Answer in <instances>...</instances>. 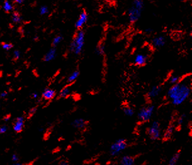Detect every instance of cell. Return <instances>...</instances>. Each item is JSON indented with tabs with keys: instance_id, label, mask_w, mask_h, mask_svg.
Returning a JSON list of instances; mask_svg holds the SVG:
<instances>
[{
	"instance_id": "obj_9",
	"label": "cell",
	"mask_w": 192,
	"mask_h": 165,
	"mask_svg": "<svg viewBox=\"0 0 192 165\" xmlns=\"http://www.w3.org/2000/svg\"><path fill=\"white\" fill-rule=\"evenodd\" d=\"M163 88L161 86H154L149 90L147 96L149 99H153L157 97L162 92Z\"/></svg>"
},
{
	"instance_id": "obj_1",
	"label": "cell",
	"mask_w": 192,
	"mask_h": 165,
	"mask_svg": "<svg viewBox=\"0 0 192 165\" xmlns=\"http://www.w3.org/2000/svg\"><path fill=\"white\" fill-rule=\"evenodd\" d=\"M191 79H181L171 86L167 91V98L173 105L178 106L183 104L190 96L191 93Z\"/></svg>"
},
{
	"instance_id": "obj_41",
	"label": "cell",
	"mask_w": 192,
	"mask_h": 165,
	"mask_svg": "<svg viewBox=\"0 0 192 165\" xmlns=\"http://www.w3.org/2000/svg\"><path fill=\"white\" fill-rule=\"evenodd\" d=\"M177 1H185L186 0H177Z\"/></svg>"
},
{
	"instance_id": "obj_23",
	"label": "cell",
	"mask_w": 192,
	"mask_h": 165,
	"mask_svg": "<svg viewBox=\"0 0 192 165\" xmlns=\"http://www.w3.org/2000/svg\"><path fill=\"white\" fill-rule=\"evenodd\" d=\"M62 39H63L62 36L61 35H58L54 37V39L52 40V44L53 47H56L62 41Z\"/></svg>"
},
{
	"instance_id": "obj_7",
	"label": "cell",
	"mask_w": 192,
	"mask_h": 165,
	"mask_svg": "<svg viewBox=\"0 0 192 165\" xmlns=\"http://www.w3.org/2000/svg\"><path fill=\"white\" fill-rule=\"evenodd\" d=\"M149 55L146 52H139L134 57V63L137 67L144 66L149 60Z\"/></svg>"
},
{
	"instance_id": "obj_37",
	"label": "cell",
	"mask_w": 192,
	"mask_h": 165,
	"mask_svg": "<svg viewBox=\"0 0 192 165\" xmlns=\"http://www.w3.org/2000/svg\"><path fill=\"white\" fill-rule=\"evenodd\" d=\"M146 32L147 33H151L152 32V30L151 28H147L146 30Z\"/></svg>"
},
{
	"instance_id": "obj_6",
	"label": "cell",
	"mask_w": 192,
	"mask_h": 165,
	"mask_svg": "<svg viewBox=\"0 0 192 165\" xmlns=\"http://www.w3.org/2000/svg\"><path fill=\"white\" fill-rule=\"evenodd\" d=\"M147 134L152 141H157L161 137L162 133L158 121H154L152 122L147 130Z\"/></svg>"
},
{
	"instance_id": "obj_8",
	"label": "cell",
	"mask_w": 192,
	"mask_h": 165,
	"mask_svg": "<svg viewBox=\"0 0 192 165\" xmlns=\"http://www.w3.org/2000/svg\"><path fill=\"white\" fill-rule=\"evenodd\" d=\"M24 124H25V119L22 116L18 117L16 118L15 121L13 124V131L17 132L20 133L23 130L24 128Z\"/></svg>"
},
{
	"instance_id": "obj_15",
	"label": "cell",
	"mask_w": 192,
	"mask_h": 165,
	"mask_svg": "<svg viewBox=\"0 0 192 165\" xmlns=\"http://www.w3.org/2000/svg\"><path fill=\"white\" fill-rule=\"evenodd\" d=\"M119 163L121 165H134L135 158L130 155H124L120 158Z\"/></svg>"
},
{
	"instance_id": "obj_32",
	"label": "cell",
	"mask_w": 192,
	"mask_h": 165,
	"mask_svg": "<svg viewBox=\"0 0 192 165\" xmlns=\"http://www.w3.org/2000/svg\"><path fill=\"white\" fill-rule=\"evenodd\" d=\"M36 112H37V108H32L29 110V114L30 116H33L36 113Z\"/></svg>"
},
{
	"instance_id": "obj_12",
	"label": "cell",
	"mask_w": 192,
	"mask_h": 165,
	"mask_svg": "<svg viewBox=\"0 0 192 165\" xmlns=\"http://www.w3.org/2000/svg\"><path fill=\"white\" fill-rule=\"evenodd\" d=\"M88 21V15L86 12H82L80 14L79 18L75 23L76 28L78 29H81L83 26Z\"/></svg>"
},
{
	"instance_id": "obj_2",
	"label": "cell",
	"mask_w": 192,
	"mask_h": 165,
	"mask_svg": "<svg viewBox=\"0 0 192 165\" xmlns=\"http://www.w3.org/2000/svg\"><path fill=\"white\" fill-rule=\"evenodd\" d=\"M85 44V34L84 31L79 30L74 36L72 42L69 46V50L72 54L79 55L81 54Z\"/></svg>"
},
{
	"instance_id": "obj_21",
	"label": "cell",
	"mask_w": 192,
	"mask_h": 165,
	"mask_svg": "<svg viewBox=\"0 0 192 165\" xmlns=\"http://www.w3.org/2000/svg\"><path fill=\"white\" fill-rule=\"evenodd\" d=\"M122 111L127 117H132L135 114L134 109L130 107V106H124V107L122 108Z\"/></svg>"
},
{
	"instance_id": "obj_20",
	"label": "cell",
	"mask_w": 192,
	"mask_h": 165,
	"mask_svg": "<svg viewBox=\"0 0 192 165\" xmlns=\"http://www.w3.org/2000/svg\"><path fill=\"white\" fill-rule=\"evenodd\" d=\"M95 53L98 56L104 55L105 54V46L102 44H100L96 47Z\"/></svg>"
},
{
	"instance_id": "obj_4",
	"label": "cell",
	"mask_w": 192,
	"mask_h": 165,
	"mask_svg": "<svg viewBox=\"0 0 192 165\" xmlns=\"http://www.w3.org/2000/svg\"><path fill=\"white\" fill-rule=\"evenodd\" d=\"M128 143L127 141L123 138H120L116 140L111 144L110 147V155L111 157H117L126 150Z\"/></svg>"
},
{
	"instance_id": "obj_30",
	"label": "cell",
	"mask_w": 192,
	"mask_h": 165,
	"mask_svg": "<svg viewBox=\"0 0 192 165\" xmlns=\"http://www.w3.org/2000/svg\"><path fill=\"white\" fill-rule=\"evenodd\" d=\"M8 130V126L6 125H3L0 127V134H4Z\"/></svg>"
},
{
	"instance_id": "obj_13",
	"label": "cell",
	"mask_w": 192,
	"mask_h": 165,
	"mask_svg": "<svg viewBox=\"0 0 192 165\" xmlns=\"http://www.w3.org/2000/svg\"><path fill=\"white\" fill-rule=\"evenodd\" d=\"M56 95V90L51 88H46L42 92V96L44 99L46 100H49L54 99Z\"/></svg>"
},
{
	"instance_id": "obj_26",
	"label": "cell",
	"mask_w": 192,
	"mask_h": 165,
	"mask_svg": "<svg viewBox=\"0 0 192 165\" xmlns=\"http://www.w3.org/2000/svg\"><path fill=\"white\" fill-rule=\"evenodd\" d=\"M186 118V116L185 114H181L179 117V118H178V120H177V124L179 125V126H181V125H182L184 123V122L185 121Z\"/></svg>"
},
{
	"instance_id": "obj_22",
	"label": "cell",
	"mask_w": 192,
	"mask_h": 165,
	"mask_svg": "<svg viewBox=\"0 0 192 165\" xmlns=\"http://www.w3.org/2000/svg\"><path fill=\"white\" fill-rule=\"evenodd\" d=\"M182 79L180 76H179L178 75H176V74H173V75L170 76L168 79V81L169 82V84H170L171 85H173L175 84L176 83L178 82L180 80Z\"/></svg>"
},
{
	"instance_id": "obj_3",
	"label": "cell",
	"mask_w": 192,
	"mask_h": 165,
	"mask_svg": "<svg viewBox=\"0 0 192 165\" xmlns=\"http://www.w3.org/2000/svg\"><path fill=\"white\" fill-rule=\"evenodd\" d=\"M144 8L142 0H134L128 12V17L130 23H135L140 18Z\"/></svg>"
},
{
	"instance_id": "obj_5",
	"label": "cell",
	"mask_w": 192,
	"mask_h": 165,
	"mask_svg": "<svg viewBox=\"0 0 192 165\" xmlns=\"http://www.w3.org/2000/svg\"><path fill=\"white\" fill-rule=\"evenodd\" d=\"M155 105H147L142 108L137 113V119L141 122H146L150 121L155 111Z\"/></svg>"
},
{
	"instance_id": "obj_40",
	"label": "cell",
	"mask_w": 192,
	"mask_h": 165,
	"mask_svg": "<svg viewBox=\"0 0 192 165\" xmlns=\"http://www.w3.org/2000/svg\"><path fill=\"white\" fill-rule=\"evenodd\" d=\"M13 164H14V165H22V164L20 163H18V162H16V163H14Z\"/></svg>"
},
{
	"instance_id": "obj_42",
	"label": "cell",
	"mask_w": 192,
	"mask_h": 165,
	"mask_svg": "<svg viewBox=\"0 0 192 165\" xmlns=\"http://www.w3.org/2000/svg\"><path fill=\"white\" fill-rule=\"evenodd\" d=\"M0 109H1V104H0Z\"/></svg>"
},
{
	"instance_id": "obj_16",
	"label": "cell",
	"mask_w": 192,
	"mask_h": 165,
	"mask_svg": "<svg viewBox=\"0 0 192 165\" xmlns=\"http://www.w3.org/2000/svg\"><path fill=\"white\" fill-rule=\"evenodd\" d=\"M174 131H175V126L173 124H169L163 135V139L166 141L170 140L171 138L172 137Z\"/></svg>"
},
{
	"instance_id": "obj_31",
	"label": "cell",
	"mask_w": 192,
	"mask_h": 165,
	"mask_svg": "<svg viewBox=\"0 0 192 165\" xmlns=\"http://www.w3.org/2000/svg\"><path fill=\"white\" fill-rule=\"evenodd\" d=\"M12 161L14 163L18 162V160H19V157H18V156L17 155V154H13L12 155Z\"/></svg>"
},
{
	"instance_id": "obj_28",
	"label": "cell",
	"mask_w": 192,
	"mask_h": 165,
	"mask_svg": "<svg viewBox=\"0 0 192 165\" xmlns=\"http://www.w3.org/2000/svg\"><path fill=\"white\" fill-rule=\"evenodd\" d=\"M48 8L47 7L45 6H43V7H42L40 8V15H45L48 13Z\"/></svg>"
},
{
	"instance_id": "obj_19",
	"label": "cell",
	"mask_w": 192,
	"mask_h": 165,
	"mask_svg": "<svg viewBox=\"0 0 192 165\" xmlns=\"http://www.w3.org/2000/svg\"><path fill=\"white\" fill-rule=\"evenodd\" d=\"M180 155H181V154L180 152L175 153L169 159V160L168 161V164L169 165H176L177 164L180 160Z\"/></svg>"
},
{
	"instance_id": "obj_39",
	"label": "cell",
	"mask_w": 192,
	"mask_h": 165,
	"mask_svg": "<svg viewBox=\"0 0 192 165\" xmlns=\"http://www.w3.org/2000/svg\"><path fill=\"white\" fill-rule=\"evenodd\" d=\"M105 1L108 2V3H112L113 1H114V0H105Z\"/></svg>"
},
{
	"instance_id": "obj_29",
	"label": "cell",
	"mask_w": 192,
	"mask_h": 165,
	"mask_svg": "<svg viewBox=\"0 0 192 165\" xmlns=\"http://www.w3.org/2000/svg\"><path fill=\"white\" fill-rule=\"evenodd\" d=\"M13 57L15 60H18L21 57V53L19 50H15L13 52Z\"/></svg>"
},
{
	"instance_id": "obj_33",
	"label": "cell",
	"mask_w": 192,
	"mask_h": 165,
	"mask_svg": "<svg viewBox=\"0 0 192 165\" xmlns=\"http://www.w3.org/2000/svg\"><path fill=\"white\" fill-rule=\"evenodd\" d=\"M7 95H8V92L6 91H4L0 94V98H5L6 97H7Z\"/></svg>"
},
{
	"instance_id": "obj_14",
	"label": "cell",
	"mask_w": 192,
	"mask_h": 165,
	"mask_svg": "<svg viewBox=\"0 0 192 165\" xmlns=\"http://www.w3.org/2000/svg\"><path fill=\"white\" fill-rule=\"evenodd\" d=\"M87 122L83 118H76L74 119L71 123V125L74 128L81 129L86 127L87 125Z\"/></svg>"
},
{
	"instance_id": "obj_27",
	"label": "cell",
	"mask_w": 192,
	"mask_h": 165,
	"mask_svg": "<svg viewBox=\"0 0 192 165\" xmlns=\"http://www.w3.org/2000/svg\"><path fill=\"white\" fill-rule=\"evenodd\" d=\"M1 46L3 49L4 50H7V51L11 50L13 47V45L12 44H10V43H3L1 44Z\"/></svg>"
},
{
	"instance_id": "obj_11",
	"label": "cell",
	"mask_w": 192,
	"mask_h": 165,
	"mask_svg": "<svg viewBox=\"0 0 192 165\" xmlns=\"http://www.w3.org/2000/svg\"><path fill=\"white\" fill-rule=\"evenodd\" d=\"M57 57V50L56 47H52L44 56L43 60L45 62H49L55 60Z\"/></svg>"
},
{
	"instance_id": "obj_38",
	"label": "cell",
	"mask_w": 192,
	"mask_h": 165,
	"mask_svg": "<svg viewBox=\"0 0 192 165\" xmlns=\"http://www.w3.org/2000/svg\"><path fill=\"white\" fill-rule=\"evenodd\" d=\"M15 1L17 2V3H18V4H21V3H23V0H15Z\"/></svg>"
},
{
	"instance_id": "obj_17",
	"label": "cell",
	"mask_w": 192,
	"mask_h": 165,
	"mask_svg": "<svg viewBox=\"0 0 192 165\" xmlns=\"http://www.w3.org/2000/svg\"><path fill=\"white\" fill-rule=\"evenodd\" d=\"M71 94V88L69 86H66L61 89L59 93V98H66Z\"/></svg>"
},
{
	"instance_id": "obj_36",
	"label": "cell",
	"mask_w": 192,
	"mask_h": 165,
	"mask_svg": "<svg viewBox=\"0 0 192 165\" xmlns=\"http://www.w3.org/2000/svg\"><path fill=\"white\" fill-rule=\"evenodd\" d=\"M10 118V115L7 116H5L4 118V121L5 122H7L8 121H9Z\"/></svg>"
},
{
	"instance_id": "obj_34",
	"label": "cell",
	"mask_w": 192,
	"mask_h": 165,
	"mask_svg": "<svg viewBox=\"0 0 192 165\" xmlns=\"http://www.w3.org/2000/svg\"><path fill=\"white\" fill-rule=\"evenodd\" d=\"M59 164H61V165H67V164H69V163L67 161L62 160V161H61L59 162Z\"/></svg>"
},
{
	"instance_id": "obj_35",
	"label": "cell",
	"mask_w": 192,
	"mask_h": 165,
	"mask_svg": "<svg viewBox=\"0 0 192 165\" xmlns=\"http://www.w3.org/2000/svg\"><path fill=\"white\" fill-rule=\"evenodd\" d=\"M37 97H38V94L37 92H34L32 94V97H33L34 99H36Z\"/></svg>"
},
{
	"instance_id": "obj_18",
	"label": "cell",
	"mask_w": 192,
	"mask_h": 165,
	"mask_svg": "<svg viewBox=\"0 0 192 165\" xmlns=\"http://www.w3.org/2000/svg\"><path fill=\"white\" fill-rule=\"evenodd\" d=\"M80 75V72L79 71H74L67 78V82L68 84H73L75 82Z\"/></svg>"
},
{
	"instance_id": "obj_25",
	"label": "cell",
	"mask_w": 192,
	"mask_h": 165,
	"mask_svg": "<svg viewBox=\"0 0 192 165\" xmlns=\"http://www.w3.org/2000/svg\"><path fill=\"white\" fill-rule=\"evenodd\" d=\"M12 20L15 23H19L21 22V17L18 13H14L12 15Z\"/></svg>"
},
{
	"instance_id": "obj_10",
	"label": "cell",
	"mask_w": 192,
	"mask_h": 165,
	"mask_svg": "<svg viewBox=\"0 0 192 165\" xmlns=\"http://www.w3.org/2000/svg\"><path fill=\"white\" fill-rule=\"evenodd\" d=\"M166 39L165 37L159 35L157 36L152 40V45L155 48V49H160V48L163 47L166 44Z\"/></svg>"
},
{
	"instance_id": "obj_24",
	"label": "cell",
	"mask_w": 192,
	"mask_h": 165,
	"mask_svg": "<svg viewBox=\"0 0 192 165\" xmlns=\"http://www.w3.org/2000/svg\"><path fill=\"white\" fill-rule=\"evenodd\" d=\"M3 9L5 12H11L13 9V6L10 1H5L3 4Z\"/></svg>"
}]
</instances>
